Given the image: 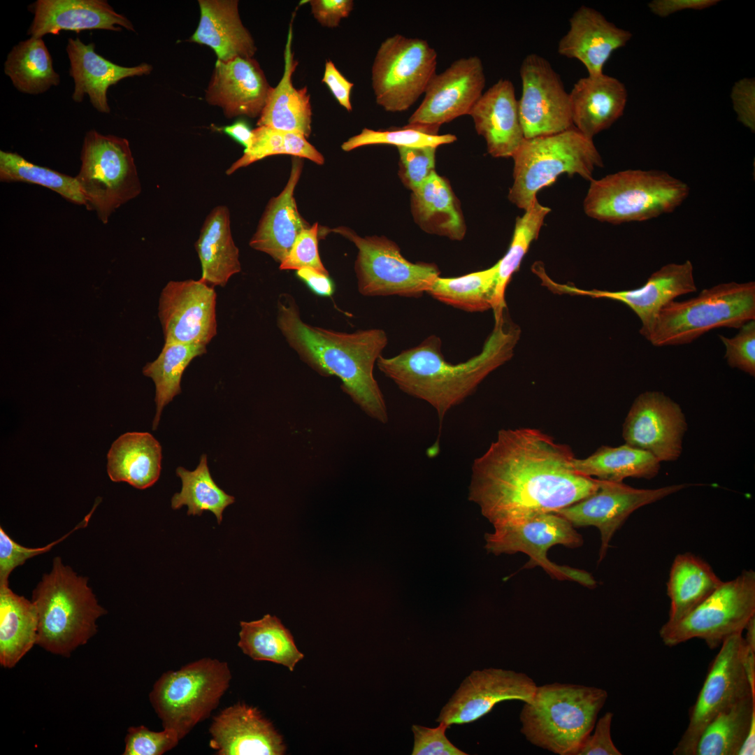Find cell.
I'll list each match as a JSON object with an SVG mask.
<instances>
[{
    "instance_id": "35",
    "label": "cell",
    "mask_w": 755,
    "mask_h": 755,
    "mask_svg": "<svg viewBox=\"0 0 755 755\" xmlns=\"http://www.w3.org/2000/svg\"><path fill=\"white\" fill-rule=\"evenodd\" d=\"M411 207L415 222L425 231L461 240L464 221L449 183L436 171L412 191Z\"/></svg>"
},
{
    "instance_id": "27",
    "label": "cell",
    "mask_w": 755,
    "mask_h": 755,
    "mask_svg": "<svg viewBox=\"0 0 755 755\" xmlns=\"http://www.w3.org/2000/svg\"><path fill=\"white\" fill-rule=\"evenodd\" d=\"M31 8L34 17L27 31L30 37L43 38L62 31H120L122 27L135 31L132 23L106 0H37Z\"/></svg>"
},
{
    "instance_id": "8",
    "label": "cell",
    "mask_w": 755,
    "mask_h": 755,
    "mask_svg": "<svg viewBox=\"0 0 755 755\" xmlns=\"http://www.w3.org/2000/svg\"><path fill=\"white\" fill-rule=\"evenodd\" d=\"M512 158L514 181L508 199L524 211L538 200V192L554 183L560 175L578 174L591 181L594 169L603 166L593 139L575 127L526 138Z\"/></svg>"
},
{
    "instance_id": "57",
    "label": "cell",
    "mask_w": 755,
    "mask_h": 755,
    "mask_svg": "<svg viewBox=\"0 0 755 755\" xmlns=\"http://www.w3.org/2000/svg\"><path fill=\"white\" fill-rule=\"evenodd\" d=\"M314 18L322 27H337L342 19L347 17L353 9L352 0L309 1Z\"/></svg>"
},
{
    "instance_id": "34",
    "label": "cell",
    "mask_w": 755,
    "mask_h": 755,
    "mask_svg": "<svg viewBox=\"0 0 755 755\" xmlns=\"http://www.w3.org/2000/svg\"><path fill=\"white\" fill-rule=\"evenodd\" d=\"M195 248L201 264V279L209 285L224 287L240 271L239 250L232 238L226 206H217L208 215Z\"/></svg>"
},
{
    "instance_id": "29",
    "label": "cell",
    "mask_w": 755,
    "mask_h": 755,
    "mask_svg": "<svg viewBox=\"0 0 755 755\" xmlns=\"http://www.w3.org/2000/svg\"><path fill=\"white\" fill-rule=\"evenodd\" d=\"M569 98L573 127L593 139L623 115L628 93L622 82L602 73L578 80Z\"/></svg>"
},
{
    "instance_id": "14",
    "label": "cell",
    "mask_w": 755,
    "mask_h": 755,
    "mask_svg": "<svg viewBox=\"0 0 755 755\" xmlns=\"http://www.w3.org/2000/svg\"><path fill=\"white\" fill-rule=\"evenodd\" d=\"M358 249L355 272L359 292L365 296L418 298L427 293L440 271L434 264L407 260L400 248L384 237L362 238L349 229L334 230Z\"/></svg>"
},
{
    "instance_id": "4",
    "label": "cell",
    "mask_w": 755,
    "mask_h": 755,
    "mask_svg": "<svg viewBox=\"0 0 755 755\" xmlns=\"http://www.w3.org/2000/svg\"><path fill=\"white\" fill-rule=\"evenodd\" d=\"M60 557L33 591L38 617L36 645L54 654L69 657L97 632L96 620L107 612L88 586Z\"/></svg>"
},
{
    "instance_id": "5",
    "label": "cell",
    "mask_w": 755,
    "mask_h": 755,
    "mask_svg": "<svg viewBox=\"0 0 755 755\" xmlns=\"http://www.w3.org/2000/svg\"><path fill=\"white\" fill-rule=\"evenodd\" d=\"M607 698L605 690L594 686H537L521 711V732L538 747L559 755H575L594 729Z\"/></svg>"
},
{
    "instance_id": "19",
    "label": "cell",
    "mask_w": 755,
    "mask_h": 755,
    "mask_svg": "<svg viewBox=\"0 0 755 755\" xmlns=\"http://www.w3.org/2000/svg\"><path fill=\"white\" fill-rule=\"evenodd\" d=\"M687 429L680 406L660 391H645L634 401L623 424L628 444L647 451L660 462L677 460Z\"/></svg>"
},
{
    "instance_id": "33",
    "label": "cell",
    "mask_w": 755,
    "mask_h": 755,
    "mask_svg": "<svg viewBox=\"0 0 755 755\" xmlns=\"http://www.w3.org/2000/svg\"><path fill=\"white\" fill-rule=\"evenodd\" d=\"M161 447L148 432H127L112 444L107 472L113 482H125L138 489L152 486L161 473Z\"/></svg>"
},
{
    "instance_id": "37",
    "label": "cell",
    "mask_w": 755,
    "mask_h": 755,
    "mask_svg": "<svg viewBox=\"0 0 755 755\" xmlns=\"http://www.w3.org/2000/svg\"><path fill=\"white\" fill-rule=\"evenodd\" d=\"M722 581L703 559L691 553L675 556L667 582L668 620L675 623L709 596Z\"/></svg>"
},
{
    "instance_id": "62",
    "label": "cell",
    "mask_w": 755,
    "mask_h": 755,
    "mask_svg": "<svg viewBox=\"0 0 755 755\" xmlns=\"http://www.w3.org/2000/svg\"><path fill=\"white\" fill-rule=\"evenodd\" d=\"M755 754V715L752 717L750 726L738 755Z\"/></svg>"
},
{
    "instance_id": "42",
    "label": "cell",
    "mask_w": 755,
    "mask_h": 755,
    "mask_svg": "<svg viewBox=\"0 0 755 755\" xmlns=\"http://www.w3.org/2000/svg\"><path fill=\"white\" fill-rule=\"evenodd\" d=\"M754 715L752 695L719 713L702 733L695 755H738Z\"/></svg>"
},
{
    "instance_id": "10",
    "label": "cell",
    "mask_w": 755,
    "mask_h": 755,
    "mask_svg": "<svg viewBox=\"0 0 755 755\" xmlns=\"http://www.w3.org/2000/svg\"><path fill=\"white\" fill-rule=\"evenodd\" d=\"M80 160L76 178L85 206L96 211L99 220L106 224L117 208L141 191L129 141L90 130L83 141Z\"/></svg>"
},
{
    "instance_id": "55",
    "label": "cell",
    "mask_w": 755,
    "mask_h": 755,
    "mask_svg": "<svg viewBox=\"0 0 755 755\" xmlns=\"http://www.w3.org/2000/svg\"><path fill=\"white\" fill-rule=\"evenodd\" d=\"M613 714L605 713L595 724L594 733L583 741L575 755H621L611 738Z\"/></svg>"
},
{
    "instance_id": "30",
    "label": "cell",
    "mask_w": 755,
    "mask_h": 755,
    "mask_svg": "<svg viewBox=\"0 0 755 755\" xmlns=\"http://www.w3.org/2000/svg\"><path fill=\"white\" fill-rule=\"evenodd\" d=\"M200 20L190 41L211 48L217 59L252 58L254 41L242 23L237 0H199Z\"/></svg>"
},
{
    "instance_id": "60",
    "label": "cell",
    "mask_w": 755,
    "mask_h": 755,
    "mask_svg": "<svg viewBox=\"0 0 755 755\" xmlns=\"http://www.w3.org/2000/svg\"><path fill=\"white\" fill-rule=\"evenodd\" d=\"M296 271L298 278L315 294L321 296H331L333 294L334 285L329 275L311 268H301Z\"/></svg>"
},
{
    "instance_id": "23",
    "label": "cell",
    "mask_w": 755,
    "mask_h": 755,
    "mask_svg": "<svg viewBox=\"0 0 755 755\" xmlns=\"http://www.w3.org/2000/svg\"><path fill=\"white\" fill-rule=\"evenodd\" d=\"M273 87L253 58L217 60L206 91V101L220 107L227 118L259 117Z\"/></svg>"
},
{
    "instance_id": "51",
    "label": "cell",
    "mask_w": 755,
    "mask_h": 755,
    "mask_svg": "<svg viewBox=\"0 0 755 755\" xmlns=\"http://www.w3.org/2000/svg\"><path fill=\"white\" fill-rule=\"evenodd\" d=\"M180 739L173 730L152 731L144 726L129 728L123 755H161L177 746Z\"/></svg>"
},
{
    "instance_id": "21",
    "label": "cell",
    "mask_w": 755,
    "mask_h": 755,
    "mask_svg": "<svg viewBox=\"0 0 755 755\" xmlns=\"http://www.w3.org/2000/svg\"><path fill=\"white\" fill-rule=\"evenodd\" d=\"M485 75L477 56L455 60L444 71L436 73L429 82L425 96L408 119L409 124L440 126L469 115L483 94Z\"/></svg>"
},
{
    "instance_id": "7",
    "label": "cell",
    "mask_w": 755,
    "mask_h": 755,
    "mask_svg": "<svg viewBox=\"0 0 755 755\" xmlns=\"http://www.w3.org/2000/svg\"><path fill=\"white\" fill-rule=\"evenodd\" d=\"M754 319V282L721 283L696 297L668 303L645 338L656 347L686 344L714 329H740Z\"/></svg>"
},
{
    "instance_id": "26",
    "label": "cell",
    "mask_w": 755,
    "mask_h": 755,
    "mask_svg": "<svg viewBox=\"0 0 755 755\" xmlns=\"http://www.w3.org/2000/svg\"><path fill=\"white\" fill-rule=\"evenodd\" d=\"M477 134L494 157H512L526 139L520 122L518 100L509 80L501 79L484 92L472 108Z\"/></svg>"
},
{
    "instance_id": "36",
    "label": "cell",
    "mask_w": 755,
    "mask_h": 755,
    "mask_svg": "<svg viewBox=\"0 0 755 755\" xmlns=\"http://www.w3.org/2000/svg\"><path fill=\"white\" fill-rule=\"evenodd\" d=\"M38 617L35 604L0 585V664L12 668L36 645Z\"/></svg>"
},
{
    "instance_id": "9",
    "label": "cell",
    "mask_w": 755,
    "mask_h": 755,
    "mask_svg": "<svg viewBox=\"0 0 755 755\" xmlns=\"http://www.w3.org/2000/svg\"><path fill=\"white\" fill-rule=\"evenodd\" d=\"M231 680L226 662L203 658L162 674L149 698L163 728L181 740L217 707Z\"/></svg>"
},
{
    "instance_id": "44",
    "label": "cell",
    "mask_w": 755,
    "mask_h": 755,
    "mask_svg": "<svg viewBox=\"0 0 755 755\" xmlns=\"http://www.w3.org/2000/svg\"><path fill=\"white\" fill-rule=\"evenodd\" d=\"M176 474L181 479L182 489L172 497V508L177 510L186 505L188 515L201 516L203 511H210L220 524L224 509L235 502V498L220 488L213 480L206 454L201 455L195 470L190 471L178 467Z\"/></svg>"
},
{
    "instance_id": "43",
    "label": "cell",
    "mask_w": 755,
    "mask_h": 755,
    "mask_svg": "<svg viewBox=\"0 0 755 755\" xmlns=\"http://www.w3.org/2000/svg\"><path fill=\"white\" fill-rule=\"evenodd\" d=\"M497 264L456 278L438 277L427 292L432 297L462 310L476 312L492 309Z\"/></svg>"
},
{
    "instance_id": "6",
    "label": "cell",
    "mask_w": 755,
    "mask_h": 755,
    "mask_svg": "<svg viewBox=\"0 0 755 755\" xmlns=\"http://www.w3.org/2000/svg\"><path fill=\"white\" fill-rule=\"evenodd\" d=\"M689 192L686 182L665 171L628 169L592 179L583 208L602 222H643L675 211Z\"/></svg>"
},
{
    "instance_id": "41",
    "label": "cell",
    "mask_w": 755,
    "mask_h": 755,
    "mask_svg": "<svg viewBox=\"0 0 755 755\" xmlns=\"http://www.w3.org/2000/svg\"><path fill=\"white\" fill-rule=\"evenodd\" d=\"M206 352V346L189 343H164L157 358L143 368L144 375L150 378L155 386L156 413L152 429L159 424L163 408L181 393L182 375L196 357Z\"/></svg>"
},
{
    "instance_id": "52",
    "label": "cell",
    "mask_w": 755,
    "mask_h": 755,
    "mask_svg": "<svg viewBox=\"0 0 755 755\" xmlns=\"http://www.w3.org/2000/svg\"><path fill=\"white\" fill-rule=\"evenodd\" d=\"M317 235V223L304 229L296 238L286 258L280 264V269L311 268L329 275L319 257Z\"/></svg>"
},
{
    "instance_id": "20",
    "label": "cell",
    "mask_w": 755,
    "mask_h": 755,
    "mask_svg": "<svg viewBox=\"0 0 755 755\" xmlns=\"http://www.w3.org/2000/svg\"><path fill=\"white\" fill-rule=\"evenodd\" d=\"M536 688L533 680L525 673L494 668L474 670L442 708L436 721L448 727L473 722L500 702L530 700Z\"/></svg>"
},
{
    "instance_id": "38",
    "label": "cell",
    "mask_w": 755,
    "mask_h": 755,
    "mask_svg": "<svg viewBox=\"0 0 755 755\" xmlns=\"http://www.w3.org/2000/svg\"><path fill=\"white\" fill-rule=\"evenodd\" d=\"M660 463L651 453L628 444L601 446L589 456L573 461L581 475L615 482L626 477L652 479L659 473Z\"/></svg>"
},
{
    "instance_id": "25",
    "label": "cell",
    "mask_w": 755,
    "mask_h": 755,
    "mask_svg": "<svg viewBox=\"0 0 755 755\" xmlns=\"http://www.w3.org/2000/svg\"><path fill=\"white\" fill-rule=\"evenodd\" d=\"M569 22V30L559 42L558 52L579 60L589 76L603 73L612 52L632 38L629 31L617 27L602 13L586 6L579 8Z\"/></svg>"
},
{
    "instance_id": "16",
    "label": "cell",
    "mask_w": 755,
    "mask_h": 755,
    "mask_svg": "<svg viewBox=\"0 0 755 755\" xmlns=\"http://www.w3.org/2000/svg\"><path fill=\"white\" fill-rule=\"evenodd\" d=\"M519 113L525 138L552 135L573 127L569 93L544 57L528 55L520 67Z\"/></svg>"
},
{
    "instance_id": "17",
    "label": "cell",
    "mask_w": 755,
    "mask_h": 755,
    "mask_svg": "<svg viewBox=\"0 0 755 755\" xmlns=\"http://www.w3.org/2000/svg\"><path fill=\"white\" fill-rule=\"evenodd\" d=\"M599 480L598 490L591 495L556 513L573 527L594 526L601 533L599 561L605 556L610 541L631 513L658 501L689 484H673L657 489H637L624 484Z\"/></svg>"
},
{
    "instance_id": "2",
    "label": "cell",
    "mask_w": 755,
    "mask_h": 755,
    "mask_svg": "<svg viewBox=\"0 0 755 755\" xmlns=\"http://www.w3.org/2000/svg\"><path fill=\"white\" fill-rule=\"evenodd\" d=\"M277 326L300 359L322 376H336L342 390L366 415L386 424L389 416L384 395L373 375L388 338L380 329L347 333L305 322L294 298L280 295Z\"/></svg>"
},
{
    "instance_id": "45",
    "label": "cell",
    "mask_w": 755,
    "mask_h": 755,
    "mask_svg": "<svg viewBox=\"0 0 755 755\" xmlns=\"http://www.w3.org/2000/svg\"><path fill=\"white\" fill-rule=\"evenodd\" d=\"M551 209L541 205L538 200L522 217L516 219L515 230L510 247L505 254L496 263L497 279L493 307L494 318L504 313L506 287L527 252L531 243L538 237L546 216Z\"/></svg>"
},
{
    "instance_id": "3",
    "label": "cell",
    "mask_w": 755,
    "mask_h": 755,
    "mask_svg": "<svg viewBox=\"0 0 755 755\" xmlns=\"http://www.w3.org/2000/svg\"><path fill=\"white\" fill-rule=\"evenodd\" d=\"M519 336V327L503 313L495 319L481 352L464 362L446 361L441 339L431 335L394 357L381 355L376 365L403 392L431 405L442 422L488 375L512 358Z\"/></svg>"
},
{
    "instance_id": "61",
    "label": "cell",
    "mask_w": 755,
    "mask_h": 755,
    "mask_svg": "<svg viewBox=\"0 0 755 755\" xmlns=\"http://www.w3.org/2000/svg\"><path fill=\"white\" fill-rule=\"evenodd\" d=\"M223 131L245 147L250 148L252 143L253 132L244 121H238L222 129Z\"/></svg>"
},
{
    "instance_id": "13",
    "label": "cell",
    "mask_w": 755,
    "mask_h": 755,
    "mask_svg": "<svg viewBox=\"0 0 755 755\" xmlns=\"http://www.w3.org/2000/svg\"><path fill=\"white\" fill-rule=\"evenodd\" d=\"M494 531L486 533L485 547L499 555L523 552L529 556L526 567L540 566L551 577L559 580H573L587 587L596 581L587 572L559 566L547 557V552L556 545L575 548L582 545V536L572 524L554 512L502 521L493 524Z\"/></svg>"
},
{
    "instance_id": "28",
    "label": "cell",
    "mask_w": 755,
    "mask_h": 755,
    "mask_svg": "<svg viewBox=\"0 0 755 755\" xmlns=\"http://www.w3.org/2000/svg\"><path fill=\"white\" fill-rule=\"evenodd\" d=\"M66 53L70 67L69 75L73 79L72 99L82 101L89 96L92 106L101 113H109L108 88L121 80L129 77L148 75L152 66L147 63L127 67L115 64L95 51V44L84 43L79 38L68 39Z\"/></svg>"
},
{
    "instance_id": "49",
    "label": "cell",
    "mask_w": 755,
    "mask_h": 755,
    "mask_svg": "<svg viewBox=\"0 0 755 755\" xmlns=\"http://www.w3.org/2000/svg\"><path fill=\"white\" fill-rule=\"evenodd\" d=\"M101 499H96L94 505L90 512L70 532L59 538L58 540L44 547L37 548H29L23 547L14 541L3 528H0V585H8V578L11 572L17 566H22L24 562L35 556L47 552L57 544L62 542L67 536L75 531L85 527L96 507L99 505Z\"/></svg>"
},
{
    "instance_id": "40",
    "label": "cell",
    "mask_w": 755,
    "mask_h": 755,
    "mask_svg": "<svg viewBox=\"0 0 755 755\" xmlns=\"http://www.w3.org/2000/svg\"><path fill=\"white\" fill-rule=\"evenodd\" d=\"M5 74L20 92L39 94L57 86L60 76L42 38L29 37L13 46L4 62Z\"/></svg>"
},
{
    "instance_id": "11",
    "label": "cell",
    "mask_w": 755,
    "mask_h": 755,
    "mask_svg": "<svg viewBox=\"0 0 755 755\" xmlns=\"http://www.w3.org/2000/svg\"><path fill=\"white\" fill-rule=\"evenodd\" d=\"M755 616V572L745 570L721 584L679 621L665 623L659 631L662 642L676 646L693 638L712 649L729 636L742 633Z\"/></svg>"
},
{
    "instance_id": "39",
    "label": "cell",
    "mask_w": 755,
    "mask_h": 755,
    "mask_svg": "<svg viewBox=\"0 0 755 755\" xmlns=\"http://www.w3.org/2000/svg\"><path fill=\"white\" fill-rule=\"evenodd\" d=\"M238 647L256 661H271L293 671L303 659L290 631L269 614L252 621H240Z\"/></svg>"
},
{
    "instance_id": "32",
    "label": "cell",
    "mask_w": 755,
    "mask_h": 755,
    "mask_svg": "<svg viewBox=\"0 0 755 755\" xmlns=\"http://www.w3.org/2000/svg\"><path fill=\"white\" fill-rule=\"evenodd\" d=\"M292 45L291 22L284 52L283 74L277 86L273 87L257 124L308 137L311 133L312 106L307 87L296 89L292 83L298 62L294 59Z\"/></svg>"
},
{
    "instance_id": "12",
    "label": "cell",
    "mask_w": 755,
    "mask_h": 755,
    "mask_svg": "<svg viewBox=\"0 0 755 755\" xmlns=\"http://www.w3.org/2000/svg\"><path fill=\"white\" fill-rule=\"evenodd\" d=\"M437 52L422 38L395 34L378 48L371 69L375 101L387 112L409 109L436 73Z\"/></svg>"
},
{
    "instance_id": "31",
    "label": "cell",
    "mask_w": 755,
    "mask_h": 755,
    "mask_svg": "<svg viewBox=\"0 0 755 755\" xmlns=\"http://www.w3.org/2000/svg\"><path fill=\"white\" fill-rule=\"evenodd\" d=\"M301 171L300 158H294L286 186L278 196L270 201L250 241L251 247L268 254L280 264L289 254L299 233L307 228L294 197Z\"/></svg>"
},
{
    "instance_id": "15",
    "label": "cell",
    "mask_w": 755,
    "mask_h": 755,
    "mask_svg": "<svg viewBox=\"0 0 755 755\" xmlns=\"http://www.w3.org/2000/svg\"><path fill=\"white\" fill-rule=\"evenodd\" d=\"M694 705L690 708L686 729L674 749V755H695L705 727L719 713L752 693L744 663L742 633L725 639Z\"/></svg>"
},
{
    "instance_id": "58",
    "label": "cell",
    "mask_w": 755,
    "mask_h": 755,
    "mask_svg": "<svg viewBox=\"0 0 755 755\" xmlns=\"http://www.w3.org/2000/svg\"><path fill=\"white\" fill-rule=\"evenodd\" d=\"M322 82L328 87L341 106L349 112L352 111L350 96L354 84L343 76L330 59L325 63Z\"/></svg>"
},
{
    "instance_id": "56",
    "label": "cell",
    "mask_w": 755,
    "mask_h": 755,
    "mask_svg": "<svg viewBox=\"0 0 755 755\" xmlns=\"http://www.w3.org/2000/svg\"><path fill=\"white\" fill-rule=\"evenodd\" d=\"M731 97L738 120L753 132L755 130V82L744 78L733 87Z\"/></svg>"
},
{
    "instance_id": "54",
    "label": "cell",
    "mask_w": 755,
    "mask_h": 755,
    "mask_svg": "<svg viewBox=\"0 0 755 755\" xmlns=\"http://www.w3.org/2000/svg\"><path fill=\"white\" fill-rule=\"evenodd\" d=\"M436 728L418 724L412 726L414 743L412 755H466L463 751L454 745L447 738L448 726L439 723Z\"/></svg>"
},
{
    "instance_id": "24",
    "label": "cell",
    "mask_w": 755,
    "mask_h": 755,
    "mask_svg": "<svg viewBox=\"0 0 755 755\" xmlns=\"http://www.w3.org/2000/svg\"><path fill=\"white\" fill-rule=\"evenodd\" d=\"M210 747L219 755H282L286 745L273 724L254 707L237 703L213 718Z\"/></svg>"
},
{
    "instance_id": "59",
    "label": "cell",
    "mask_w": 755,
    "mask_h": 755,
    "mask_svg": "<svg viewBox=\"0 0 755 755\" xmlns=\"http://www.w3.org/2000/svg\"><path fill=\"white\" fill-rule=\"evenodd\" d=\"M719 2V0H653L647 6L655 15L666 17L682 10H704L717 5Z\"/></svg>"
},
{
    "instance_id": "46",
    "label": "cell",
    "mask_w": 755,
    "mask_h": 755,
    "mask_svg": "<svg viewBox=\"0 0 755 755\" xmlns=\"http://www.w3.org/2000/svg\"><path fill=\"white\" fill-rule=\"evenodd\" d=\"M0 180L36 184L58 193L72 203L86 205L76 177L34 164L16 152L0 151Z\"/></svg>"
},
{
    "instance_id": "22",
    "label": "cell",
    "mask_w": 755,
    "mask_h": 755,
    "mask_svg": "<svg viewBox=\"0 0 755 755\" xmlns=\"http://www.w3.org/2000/svg\"><path fill=\"white\" fill-rule=\"evenodd\" d=\"M547 287L560 293L616 300L627 305L640 318V333L646 337L661 310L681 295L695 292L697 287L689 260L668 264L653 273L640 287L618 292L583 290L549 280Z\"/></svg>"
},
{
    "instance_id": "50",
    "label": "cell",
    "mask_w": 755,
    "mask_h": 755,
    "mask_svg": "<svg viewBox=\"0 0 755 755\" xmlns=\"http://www.w3.org/2000/svg\"><path fill=\"white\" fill-rule=\"evenodd\" d=\"M400 176L412 191L419 187L435 172L437 147H398Z\"/></svg>"
},
{
    "instance_id": "1",
    "label": "cell",
    "mask_w": 755,
    "mask_h": 755,
    "mask_svg": "<svg viewBox=\"0 0 755 755\" xmlns=\"http://www.w3.org/2000/svg\"><path fill=\"white\" fill-rule=\"evenodd\" d=\"M571 448L533 428L501 429L472 465L468 498L491 524L552 512L596 492Z\"/></svg>"
},
{
    "instance_id": "18",
    "label": "cell",
    "mask_w": 755,
    "mask_h": 755,
    "mask_svg": "<svg viewBox=\"0 0 755 755\" xmlns=\"http://www.w3.org/2000/svg\"><path fill=\"white\" fill-rule=\"evenodd\" d=\"M216 299L214 287L201 279L169 281L158 307L164 343L206 346L217 334Z\"/></svg>"
},
{
    "instance_id": "48",
    "label": "cell",
    "mask_w": 755,
    "mask_h": 755,
    "mask_svg": "<svg viewBox=\"0 0 755 755\" xmlns=\"http://www.w3.org/2000/svg\"><path fill=\"white\" fill-rule=\"evenodd\" d=\"M252 132L251 145L245 150L242 157L226 170L227 175L269 156L289 154L301 158L308 152L307 139L301 134L284 131L266 126L257 127Z\"/></svg>"
},
{
    "instance_id": "53",
    "label": "cell",
    "mask_w": 755,
    "mask_h": 755,
    "mask_svg": "<svg viewBox=\"0 0 755 755\" xmlns=\"http://www.w3.org/2000/svg\"><path fill=\"white\" fill-rule=\"evenodd\" d=\"M755 319L744 324L733 338L719 335L726 347L724 358L732 368L755 375Z\"/></svg>"
},
{
    "instance_id": "47",
    "label": "cell",
    "mask_w": 755,
    "mask_h": 755,
    "mask_svg": "<svg viewBox=\"0 0 755 755\" xmlns=\"http://www.w3.org/2000/svg\"><path fill=\"white\" fill-rule=\"evenodd\" d=\"M440 126L409 124L403 127L384 131L364 129L360 134L350 137L341 148L348 152L356 148L377 144L394 145L398 147H423L448 144L456 137L452 134H438Z\"/></svg>"
}]
</instances>
